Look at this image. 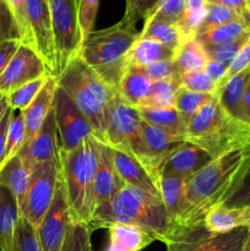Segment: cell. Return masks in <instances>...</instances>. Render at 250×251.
Segmentation results:
<instances>
[{
    "label": "cell",
    "mask_w": 250,
    "mask_h": 251,
    "mask_svg": "<svg viewBox=\"0 0 250 251\" xmlns=\"http://www.w3.org/2000/svg\"><path fill=\"white\" fill-rule=\"evenodd\" d=\"M60 174V158L39 163L32 169L20 216L26 218L36 229L50 207Z\"/></svg>",
    "instance_id": "cell-10"
},
{
    "label": "cell",
    "mask_w": 250,
    "mask_h": 251,
    "mask_svg": "<svg viewBox=\"0 0 250 251\" xmlns=\"http://www.w3.org/2000/svg\"><path fill=\"white\" fill-rule=\"evenodd\" d=\"M142 69H144V71L146 73V75L149 76L152 82H156V81L175 80V78H179V76H180L175 64H174V60L156 61V63L150 64V65L145 66Z\"/></svg>",
    "instance_id": "cell-47"
},
{
    "label": "cell",
    "mask_w": 250,
    "mask_h": 251,
    "mask_svg": "<svg viewBox=\"0 0 250 251\" xmlns=\"http://www.w3.org/2000/svg\"><path fill=\"white\" fill-rule=\"evenodd\" d=\"M248 37L249 36H245L234 42H229V43L221 44V46L205 48L206 53H207L208 55V59H210V60L217 61V63L229 68L230 64L233 63L235 56L238 55V53H239L240 49H242V47L244 46Z\"/></svg>",
    "instance_id": "cell-44"
},
{
    "label": "cell",
    "mask_w": 250,
    "mask_h": 251,
    "mask_svg": "<svg viewBox=\"0 0 250 251\" xmlns=\"http://www.w3.org/2000/svg\"><path fill=\"white\" fill-rule=\"evenodd\" d=\"M73 222L65 185L60 174L50 207L37 228V234L43 251H60Z\"/></svg>",
    "instance_id": "cell-12"
},
{
    "label": "cell",
    "mask_w": 250,
    "mask_h": 251,
    "mask_svg": "<svg viewBox=\"0 0 250 251\" xmlns=\"http://www.w3.org/2000/svg\"><path fill=\"white\" fill-rule=\"evenodd\" d=\"M139 34L135 27L120 20L108 28L91 32L83 39L78 55L108 86L118 90L129 66V51Z\"/></svg>",
    "instance_id": "cell-6"
},
{
    "label": "cell",
    "mask_w": 250,
    "mask_h": 251,
    "mask_svg": "<svg viewBox=\"0 0 250 251\" xmlns=\"http://www.w3.org/2000/svg\"><path fill=\"white\" fill-rule=\"evenodd\" d=\"M202 223L213 233H225L240 227H250V206L227 207L218 205L206 213Z\"/></svg>",
    "instance_id": "cell-21"
},
{
    "label": "cell",
    "mask_w": 250,
    "mask_h": 251,
    "mask_svg": "<svg viewBox=\"0 0 250 251\" xmlns=\"http://www.w3.org/2000/svg\"><path fill=\"white\" fill-rule=\"evenodd\" d=\"M245 1H247V4H248V7H249V10H250V0H245Z\"/></svg>",
    "instance_id": "cell-59"
},
{
    "label": "cell",
    "mask_w": 250,
    "mask_h": 251,
    "mask_svg": "<svg viewBox=\"0 0 250 251\" xmlns=\"http://www.w3.org/2000/svg\"><path fill=\"white\" fill-rule=\"evenodd\" d=\"M19 156L25 167L31 172L37 164L60 158V140L53 108L33 139L24 145Z\"/></svg>",
    "instance_id": "cell-15"
},
{
    "label": "cell",
    "mask_w": 250,
    "mask_h": 251,
    "mask_svg": "<svg viewBox=\"0 0 250 251\" xmlns=\"http://www.w3.org/2000/svg\"><path fill=\"white\" fill-rule=\"evenodd\" d=\"M207 2L223 5V6L234 10L244 21H247L250 25V10L245 0H207Z\"/></svg>",
    "instance_id": "cell-53"
},
{
    "label": "cell",
    "mask_w": 250,
    "mask_h": 251,
    "mask_svg": "<svg viewBox=\"0 0 250 251\" xmlns=\"http://www.w3.org/2000/svg\"><path fill=\"white\" fill-rule=\"evenodd\" d=\"M25 140H26V126H25L24 114H22L21 110H19V114H15L14 112L11 120H10L4 164L19 154V152L24 147ZM4 164H2V167H4Z\"/></svg>",
    "instance_id": "cell-36"
},
{
    "label": "cell",
    "mask_w": 250,
    "mask_h": 251,
    "mask_svg": "<svg viewBox=\"0 0 250 251\" xmlns=\"http://www.w3.org/2000/svg\"><path fill=\"white\" fill-rule=\"evenodd\" d=\"M100 0H78V25H80L82 42L88 34L95 31Z\"/></svg>",
    "instance_id": "cell-46"
},
{
    "label": "cell",
    "mask_w": 250,
    "mask_h": 251,
    "mask_svg": "<svg viewBox=\"0 0 250 251\" xmlns=\"http://www.w3.org/2000/svg\"><path fill=\"white\" fill-rule=\"evenodd\" d=\"M250 78V68L240 71L237 75L233 76L232 78L225 83L222 90L218 93L220 102L222 107L229 113L233 117L238 119L248 120L245 117L244 109H243V100H244L245 88H247L248 81Z\"/></svg>",
    "instance_id": "cell-24"
},
{
    "label": "cell",
    "mask_w": 250,
    "mask_h": 251,
    "mask_svg": "<svg viewBox=\"0 0 250 251\" xmlns=\"http://www.w3.org/2000/svg\"><path fill=\"white\" fill-rule=\"evenodd\" d=\"M5 2H6L12 17H14V21L17 27V32H19L20 41L25 46L33 48V41H32L28 19H27L26 0H5Z\"/></svg>",
    "instance_id": "cell-40"
},
{
    "label": "cell",
    "mask_w": 250,
    "mask_h": 251,
    "mask_svg": "<svg viewBox=\"0 0 250 251\" xmlns=\"http://www.w3.org/2000/svg\"><path fill=\"white\" fill-rule=\"evenodd\" d=\"M152 81L142 68L129 65L118 87L120 97L134 108H139L151 90Z\"/></svg>",
    "instance_id": "cell-23"
},
{
    "label": "cell",
    "mask_w": 250,
    "mask_h": 251,
    "mask_svg": "<svg viewBox=\"0 0 250 251\" xmlns=\"http://www.w3.org/2000/svg\"><path fill=\"white\" fill-rule=\"evenodd\" d=\"M9 108V102H7V96L4 93H0V120L4 117L5 112Z\"/></svg>",
    "instance_id": "cell-56"
},
{
    "label": "cell",
    "mask_w": 250,
    "mask_h": 251,
    "mask_svg": "<svg viewBox=\"0 0 250 251\" xmlns=\"http://www.w3.org/2000/svg\"><path fill=\"white\" fill-rule=\"evenodd\" d=\"M9 39H20L16 24L5 0H0V44Z\"/></svg>",
    "instance_id": "cell-49"
},
{
    "label": "cell",
    "mask_w": 250,
    "mask_h": 251,
    "mask_svg": "<svg viewBox=\"0 0 250 251\" xmlns=\"http://www.w3.org/2000/svg\"><path fill=\"white\" fill-rule=\"evenodd\" d=\"M21 44L22 42L20 39H9V41L0 44V75L5 70V68L10 63V60L15 55V53H16Z\"/></svg>",
    "instance_id": "cell-51"
},
{
    "label": "cell",
    "mask_w": 250,
    "mask_h": 251,
    "mask_svg": "<svg viewBox=\"0 0 250 251\" xmlns=\"http://www.w3.org/2000/svg\"><path fill=\"white\" fill-rule=\"evenodd\" d=\"M249 34L250 25L243 19H239L229 22V24L216 27V28L201 32L195 38L202 44L203 48H208V47H216L234 42L243 37L249 36Z\"/></svg>",
    "instance_id": "cell-29"
},
{
    "label": "cell",
    "mask_w": 250,
    "mask_h": 251,
    "mask_svg": "<svg viewBox=\"0 0 250 251\" xmlns=\"http://www.w3.org/2000/svg\"><path fill=\"white\" fill-rule=\"evenodd\" d=\"M60 149L73 151L93 135L90 123L68 93L58 86L53 103Z\"/></svg>",
    "instance_id": "cell-11"
},
{
    "label": "cell",
    "mask_w": 250,
    "mask_h": 251,
    "mask_svg": "<svg viewBox=\"0 0 250 251\" xmlns=\"http://www.w3.org/2000/svg\"><path fill=\"white\" fill-rule=\"evenodd\" d=\"M56 81L88 120L96 139L103 141L110 103L118 90L108 86L80 55L66 65Z\"/></svg>",
    "instance_id": "cell-4"
},
{
    "label": "cell",
    "mask_w": 250,
    "mask_h": 251,
    "mask_svg": "<svg viewBox=\"0 0 250 251\" xmlns=\"http://www.w3.org/2000/svg\"><path fill=\"white\" fill-rule=\"evenodd\" d=\"M49 75L42 76V77L32 80L29 82L25 83L17 90L12 91L10 95H7V102L9 107L14 110H25L37 97L41 90L43 88L47 78Z\"/></svg>",
    "instance_id": "cell-35"
},
{
    "label": "cell",
    "mask_w": 250,
    "mask_h": 251,
    "mask_svg": "<svg viewBox=\"0 0 250 251\" xmlns=\"http://www.w3.org/2000/svg\"><path fill=\"white\" fill-rule=\"evenodd\" d=\"M132 225L157 234L159 242L172 230V223L159 196L125 184L109 201L96 208L88 228L91 232L112 225Z\"/></svg>",
    "instance_id": "cell-2"
},
{
    "label": "cell",
    "mask_w": 250,
    "mask_h": 251,
    "mask_svg": "<svg viewBox=\"0 0 250 251\" xmlns=\"http://www.w3.org/2000/svg\"><path fill=\"white\" fill-rule=\"evenodd\" d=\"M188 180L179 176H167L162 174L161 181H159V193L163 200L164 206H166L167 213L171 220L172 228H173L174 222L178 217L179 210L181 206V199H183L184 189H185Z\"/></svg>",
    "instance_id": "cell-31"
},
{
    "label": "cell",
    "mask_w": 250,
    "mask_h": 251,
    "mask_svg": "<svg viewBox=\"0 0 250 251\" xmlns=\"http://www.w3.org/2000/svg\"><path fill=\"white\" fill-rule=\"evenodd\" d=\"M179 80H180L183 87L188 88L193 92L218 95V85L215 81L211 80V77L206 74L205 70L180 74Z\"/></svg>",
    "instance_id": "cell-42"
},
{
    "label": "cell",
    "mask_w": 250,
    "mask_h": 251,
    "mask_svg": "<svg viewBox=\"0 0 250 251\" xmlns=\"http://www.w3.org/2000/svg\"><path fill=\"white\" fill-rule=\"evenodd\" d=\"M161 0H126L122 21L135 27L141 19L146 20L153 12Z\"/></svg>",
    "instance_id": "cell-43"
},
{
    "label": "cell",
    "mask_w": 250,
    "mask_h": 251,
    "mask_svg": "<svg viewBox=\"0 0 250 251\" xmlns=\"http://www.w3.org/2000/svg\"><path fill=\"white\" fill-rule=\"evenodd\" d=\"M206 12H207V4L184 9L183 15L176 22L183 42L195 38L196 34L200 31L203 20H205Z\"/></svg>",
    "instance_id": "cell-37"
},
{
    "label": "cell",
    "mask_w": 250,
    "mask_h": 251,
    "mask_svg": "<svg viewBox=\"0 0 250 251\" xmlns=\"http://www.w3.org/2000/svg\"><path fill=\"white\" fill-rule=\"evenodd\" d=\"M184 9H185V0H161L149 17L176 25L183 15Z\"/></svg>",
    "instance_id": "cell-45"
},
{
    "label": "cell",
    "mask_w": 250,
    "mask_h": 251,
    "mask_svg": "<svg viewBox=\"0 0 250 251\" xmlns=\"http://www.w3.org/2000/svg\"><path fill=\"white\" fill-rule=\"evenodd\" d=\"M56 87H58L56 77L53 75H49L46 83H44L43 88L37 95L33 102L26 109L21 110L22 114H24L25 126H26V140H25V145L28 144L33 139L34 135L41 129L42 124L46 120L48 113L53 108L54 96H55Z\"/></svg>",
    "instance_id": "cell-19"
},
{
    "label": "cell",
    "mask_w": 250,
    "mask_h": 251,
    "mask_svg": "<svg viewBox=\"0 0 250 251\" xmlns=\"http://www.w3.org/2000/svg\"><path fill=\"white\" fill-rule=\"evenodd\" d=\"M139 38L152 39L163 44L167 48L176 51L183 43V38L179 32L178 26L161 20L149 17L145 20L142 31L140 32Z\"/></svg>",
    "instance_id": "cell-30"
},
{
    "label": "cell",
    "mask_w": 250,
    "mask_h": 251,
    "mask_svg": "<svg viewBox=\"0 0 250 251\" xmlns=\"http://www.w3.org/2000/svg\"><path fill=\"white\" fill-rule=\"evenodd\" d=\"M175 51L167 48L163 44L152 39L137 38L132 48L130 49L127 61L129 65L145 68L156 61L173 60Z\"/></svg>",
    "instance_id": "cell-27"
},
{
    "label": "cell",
    "mask_w": 250,
    "mask_h": 251,
    "mask_svg": "<svg viewBox=\"0 0 250 251\" xmlns=\"http://www.w3.org/2000/svg\"><path fill=\"white\" fill-rule=\"evenodd\" d=\"M162 243L167 251H250V227L213 233L198 223L173 228Z\"/></svg>",
    "instance_id": "cell-8"
},
{
    "label": "cell",
    "mask_w": 250,
    "mask_h": 251,
    "mask_svg": "<svg viewBox=\"0 0 250 251\" xmlns=\"http://www.w3.org/2000/svg\"><path fill=\"white\" fill-rule=\"evenodd\" d=\"M49 75L46 64L33 48L21 44L0 75V93L10 95L25 83Z\"/></svg>",
    "instance_id": "cell-14"
},
{
    "label": "cell",
    "mask_w": 250,
    "mask_h": 251,
    "mask_svg": "<svg viewBox=\"0 0 250 251\" xmlns=\"http://www.w3.org/2000/svg\"><path fill=\"white\" fill-rule=\"evenodd\" d=\"M249 153H250V151H249Z\"/></svg>",
    "instance_id": "cell-60"
},
{
    "label": "cell",
    "mask_w": 250,
    "mask_h": 251,
    "mask_svg": "<svg viewBox=\"0 0 250 251\" xmlns=\"http://www.w3.org/2000/svg\"><path fill=\"white\" fill-rule=\"evenodd\" d=\"M249 167L250 153L245 150L213 158L186 183L173 228L202 223L211 208L225 203L234 193Z\"/></svg>",
    "instance_id": "cell-1"
},
{
    "label": "cell",
    "mask_w": 250,
    "mask_h": 251,
    "mask_svg": "<svg viewBox=\"0 0 250 251\" xmlns=\"http://www.w3.org/2000/svg\"><path fill=\"white\" fill-rule=\"evenodd\" d=\"M243 109H244L245 117L250 120V78L248 81L247 88H245L244 100H243Z\"/></svg>",
    "instance_id": "cell-55"
},
{
    "label": "cell",
    "mask_w": 250,
    "mask_h": 251,
    "mask_svg": "<svg viewBox=\"0 0 250 251\" xmlns=\"http://www.w3.org/2000/svg\"><path fill=\"white\" fill-rule=\"evenodd\" d=\"M141 132L152 166L159 176L167 159L185 142L183 134L168 131L141 120Z\"/></svg>",
    "instance_id": "cell-16"
},
{
    "label": "cell",
    "mask_w": 250,
    "mask_h": 251,
    "mask_svg": "<svg viewBox=\"0 0 250 251\" xmlns=\"http://www.w3.org/2000/svg\"><path fill=\"white\" fill-rule=\"evenodd\" d=\"M212 159L205 150L185 141L167 159L162 168V174L179 176L189 181Z\"/></svg>",
    "instance_id": "cell-18"
},
{
    "label": "cell",
    "mask_w": 250,
    "mask_h": 251,
    "mask_svg": "<svg viewBox=\"0 0 250 251\" xmlns=\"http://www.w3.org/2000/svg\"><path fill=\"white\" fill-rule=\"evenodd\" d=\"M207 4V0H185V9L193 6H198V5Z\"/></svg>",
    "instance_id": "cell-57"
},
{
    "label": "cell",
    "mask_w": 250,
    "mask_h": 251,
    "mask_svg": "<svg viewBox=\"0 0 250 251\" xmlns=\"http://www.w3.org/2000/svg\"><path fill=\"white\" fill-rule=\"evenodd\" d=\"M12 251H43L37 229L21 216L15 229Z\"/></svg>",
    "instance_id": "cell-38"
},
{
    "label": "cell",
    "mask_w": 250,
    "mask_h": 251,
    "mask_svg": "<svg viewBox=\"0 0 250 251\" xmlns=\"http://www.w3.org/2000/svg\"><path fill=\"white\" fill-rule=\"evenodd\" d=\"M144 122L154 126L162 127L176 134H185L186 126L180 114L174 107L172 108H137Z\"/></svg>",
    "instance_id": "cell-32"
},
{
    "label": "cell",
    "mask_w": 250,
    "mask_h": 251,
    "mask_svg": "<svg viewBox=\"0 0 250 251\" xmlns=\"http://www.w3.org/2000/svg\"><path fill=\"white\" fill-rule=\"evenodd\" d=\"M32 172L25 167L20 156H15L0 169V185L6 188L16 200L19 210L24 202Z\"/></svg>",
    "instance_id": "cell-25"
},
{
    "label": "cell",
    "mask_w": 250,
    "mask_h": 251,
    "mask_svg": "<svg viewBox=\"0 0 250 251\" xmlns=\"http://www.w3.org/2000/svg\"><path fill=\"white\" fill-rule=\"evenodd\" d=\"M112 151L115 168H117L120 178L126 185L134 186V188L161 198L159 186L157 185L156 181L149 174V172L139 162H136L123 152L117 151V150L112 149Z\"/></svg>",
    "instance_id": "cell-20"
},
{
    "label": "cell",
    "mask_w": 250,
    "mask_h": 251,
    "mask_svg": "<svg viewBox=\"0 0 250 251\" xmlns=\"http://www.w3.org/2000/svg\"><path fill=\"white\" fill-rule=\"evenodd\" d=\"M173 60L179 74H185L205 70L210 59L202 44L196 38H193L181 43Z\"/></svg>",
    "instance_id": "cell-28"
},
{
    "label": "cell",
    "mask_w": 250,
    "mask_h": 251,
    "mask_svg": "<svg viewBox=\"0 0 250 251\" xmlns=\"http://www.w3.org/2000/svg\"><path fill=\"white\" fill-rule=\"evenodd\" d=\"M141 120L136 108L127 104L117 91L110 103L107 127L100 142L139 162L159 186L161 176L154 171L144 142Z\"/></svg>",
    "instance_id": "cell-7"
},
{
    "label": "cell",
    "mask_w": 250,
    "mask_h": 251,
    "mask_svg": "<svg viewBox=\"0 0 250 251\" xmlns=\"http://www.w3.org/2000/svg\"><path fill=\"white\" fill-rule=\"evenodd\" d=\"M181 86L180 80H166L152 82L151 90L139 108H172L175 102L176 91ZM137 109V108H136Z\"/></svg>",
    "instance_id": "cell-33"
},
{
    "label": "cell",
    "mask_w": 250,
    "mask_h": 251,
    "mask_svg": "<svg viewBox=\"0 0 250 251\" xmlns=\"http://www.w3.org/2000/svg\"><path fill=\"white\" fill-rule=\"evenodd\" d=\"M15 110L12 108H7L4 117L0 120V169L2 168V164L5 161V153H6V139H7V130H9L10 120H11L12 114Z\"/></svg>",
    "instance_id": "cell-52"
},
{
    "label": "cell",
    "mask_w": 250,
    "mask_h": 251,
    "mask_svg": "<svg viewBox=\"0 0 250 251\" xmlns=\"http://www.w3.org/2000/svg\"><path fill=\"white\" fill-rule=\"evenodd\" d=\"M206 74L211 77V80L215 81L218 85V91H220V85L222 82V80L225 78V74H227L228 68L227 66L222 65V64L217 63L215 60H208L207 65L205 68Z\"/></svg>",
    "instance_id": "cell-54"
},
{
    "label": "cell",
    "mask_w": 250,
    "mask_h": 251,
    "mask_svg": "<svg viewBox=\"0 0 250 251\" xmlns=\"http://www.w3.org/2000/svg\"><path fill=\"white\" fill-rule=\"evenodd\" d=\"M248 68H250V34L249 37H248L247 41H245L244 46L242 47L240 51L238 53V55L235 56L233 63L230 64V66L228 68L227 74H225V78H223L222 82H221L220 85V91L222 90L225 83L227 82L229 78H232L233 76L237 75L238 73H240V71L245 70V69ZM220 91H218V93H220Z\"/></svg>",
    "instance_id": "cell-50"
},
{
    "label": "cell",
    "mask_w": 250,
    "mask_h": 251,
    "mask_svg": "<svg viewBox=\"0 0 250 251\" xmlns=\"http://www.w3.org/2000/svg\"><path fill=\"white\" fill-rule=\"evenodd\" d=\"M19 220L20 210L16 200L6 188L0 185V251H12Z\"/></svg>",
    "instance_id": "cell-26"
},
{
    "label": "cell",
    "mask_w": 250,
    "mask_h": 251,
    "mask_svg": "<svg viewBox=\"0 0 250 251\" xmlns=\"http://www.w3.org/2000/svg\"><path fill=\"white\" fill-rule=\"evenodd\" d=\"M239 19H242V17L234 10L223 6V5L210 4V2H207V12H206V17L203 20L202 25H201L199 33L208 31V29L216 28V27L222 26V25L229 24V22Z\"/></svg>",
    "instance_id": "cell-41"
},
{
    "label": "cell",
    "mask_w": 250,
    "mask_h": 251,
    "mask_svg": "<svg viewBox=\"0 0 250 251\" xmlns=\"http://www.w3.org/2000/svg\"><path fill=\"white\" fill-rule=\"evenodd\" d=\"M184 137L212 158L237 150L250 151V122L230 115L215 95L191 118Z\"/></svg>",
    "instance_id": "cell-3"
},
{
    "label": "cell",
    "mask_w": 250,
    "mask_h": 251,
    "mask_svg": "<svg viewBox=\"0 0 250 251\" xmlns=\"http://www.w3.org/2000/svg\"><path fill=\"white\" fill-rule=\"evenodd\" d=\"M100 141V140H98ZM125 186L120 178L113 158V151L108 145L100 141L98 145V167L95 179L96 208L109 201Z\"/></svg>",
    "instance_id": "cell-17"
},
{
    "label": "cell",
    "mask_w": 250,
    "mask_h": 251,
    "mask_svg": "<svg viewBox=\"0 0 250 251\" xmlns=\"http://www.w3.org/2000/svg\"><path fill=\"white\" fill-rule=\"evenodd\" d=\"M91 233L92 232L85 223L73 222L60 251H93Z\"/></svg>",
    "instance_id": "cell-39"
},
{
    "label": "cell",
    "mask_w": 250,
    "mask_h": 251,
    "mask_svg": "<svg viewBox=\"0 0 250 251\" xmlns=\"http://www.w3.org/2000/svg\"><path fill=\"white\" fill-rule=\"evenodd\" d=\"M98 145L95 135L73 151L60 149L61 179L74 222L90 225L96 211L95 179L98 167Z\"/></svg>",
    "instance_id": "cell-5"
},
{
    "label": "cell",
    "mask_w": 250,
    "mask_h": 251,
    "mask_svg": "<svg viewBox=\"0 0 250 251\" xmlns=\"http://www.w3.org/2000/svg\"><path fill=\"white\" fill-rule=\"evenodd\" d=\"M26 7L33 49L44 61L49 75L56 77L55 47L48 0H26Z\"/></svg>",
    "instance_id": "cell-13"
},
{
    "label": "cell",
    "mask_w": 250,
    "mask_h": 251,
    "mask_svg": "<svg viewBox=\"0 0 250 251\" xmlns=\"http://www.w3.org/2000/svg\"><path fill=\"white\" fill-rule=\"evenodd\" d=\"M222 205L227 207H245L250 206V167L238 184L234 193Z\"/></svg>",
    "instance_id": "cell-48"
},
{
    "label": "cell",
    "mask_w": 250,
    "mask_h": 251,
    "mask_svg": "<svg viewBox=\"0 0 250 251\" xmlns=\"http://www.w3.org/2000/svg\"><path fill=\"white\" fill-rule=\"evenodd\" d=\"M55 47L56 77L80 53L82 37L78 25V0H48Z\"/></svg>",
    "instance_id": "cell-9"
},
{
    "label": "cell",
    "mask_w": 250,
    "mask_h": 251,
    "mask_svg": "<svg viewBox=\"0 0 250 251\" xmlns=\"http://www.w3.org/2000/svg\"><path fill=\"white\" fill-rule=\"evenodd\" d=\"M103 251H125L123 249H120L119 247H117V245H113V244H108V247L105 248Z\"/></svg>",
    "instance_id": "cell-58"
},
{
    "label": "cell",
    "mask_w": 250,
    "mask_h": 251,
    "mask_svg": "<svg viewBox=\"0 0 250 251\" xmlns=\"http://www.w3.org/2000/svg\"><path fill=\"white\" fill-rule=\"evenodd\" d=\"M215 95L210 93H200L193 92L188 88L180 86L176 91L175 102H174V108L179 112L181 119H183L185 126H188L191 118L203 107L207 102H210L211 98Z\"/></svg>",
    "instance_id": "cell-34"
},
{
    "label": "cell",
    "mask_w": 250,
    "mask_h": 251,
    "mask_svg": "<svg viewBox=\"0 0 250 251\" xmlns=\"http://www.w3.org/2000/svg\"><path fill=\"white\" fill-rule=\"evenodd\" d=\"M107 229L109 232V244L117 245L125 251H141L154 240H159L157 234L139 226L117 223Z\"/></svg>",
    "instance_id": "cell-22"
}]
</instances>
